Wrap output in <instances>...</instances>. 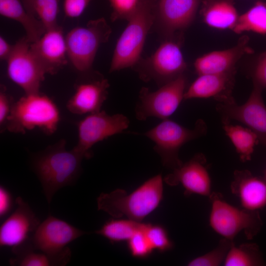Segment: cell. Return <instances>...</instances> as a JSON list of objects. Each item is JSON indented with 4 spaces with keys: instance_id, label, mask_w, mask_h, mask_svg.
<instances>
[{
    "instance_id": "obj_22",
    "label": "cell",
    "mask_w": 266,
    "mask_h": 266,
    "mask_svg": "<svg viewBox=\"0 0 266 266\" xmlns=\"http://www.w3.org/2000/svg\"><path fill=\"white\" fill-rule=\"evenodd\" d=\"M200 13L206 25L219 30H232L239 17L233 0H202Z\"/></svg>"
},
{
    "instance_id": "obj_15",
    "label": "cell",
    "mask_w": 266,
    "mask_h": 266,
    "mask_svg": "<svg viewBox=\"0 0 266 266\" xmlns=\"http://www.w3.org/2000/svg\"><path fill=\"white\" fill-rule=\"evenodd\" d=\"M202 0H155V25L164 39L182 33L191 25Z\"/></svg>"
},
{
    "instance_id": "obj_32",
    "label": "cell",
    "mask_w": 266,
    "mask_h": 266,
    "mask_svg": "<svg viewBox=\"0 0 266 266\" xmlns=\"http://www.w3.org/2000/svg\"><path fill=\"white\" fill-rule=\"evenodd\" d=\"M144 229L136 233L127 241L128 248L131 254L136 258H146L153 251L144 233Z\"/></svg>"
},
{
    "instance_id": "obj_19",
    "label": "cell",
    "mask_w": 266,
    "mask_h": 266,
    "mask_svg": "<svg viewBox=\"0 0 266 266\" xmlns=\"http://www.w3.org/2000/svg\"><path fill=\"white\" fill-rule=\"evenodd\" d=\"M247 35L241 36L236 44L229 49L212 51L198 58L194 67L198 75L206 74L236 73L235 66L245 55L253 53Z\"/></svg>"
},
{
    "instance_id": "obj_11",
    "label": "cell",
    "mask_w": 266,
    "mask_h": 266,
    "mask_svg": "<svg viewBox=\"0 0 266 266\" xmlns=\"http://www.w3.org/2000/svg\"><path fill=\"white\" fill-rule=\"evenodd\" d=\"M129 119L123 114L109 115L100 110L86 116L77 124L78 142L74 148L85 158L91 156V149L97 143L120 133L129 126Z\"/></svg>"
},
{
    "instance_id": "obj_34",
    "label": "cell",
    "mask_w": 266,
    "mask_h": 266,
    "mask_svg": "<svg viewBox=\"0 0 266 266\" xmlns=\"http://www.w3.org/2000/svg\"><path fill=\"white\" fill-rule=\"evenodd\" d=\"M15 101L8 93L6 87L0 86V130L3 133L6 130V126L11 114Z\"/></svg>"
},
{
    "instance_id": "obj_35",
    "label": "cell",
    "mask_w": 266,
    "mask_h": 266,
    "mask_svg": "<svg viewBox=\"0 0 266 266\" xmlns=\"http://www.w3.org/2000/svg\"><path fill=\"white\" fill-rule=\"evenodd\" d=\"M254 87L266 89V50L257 58L251 71Z\"/></svg>"
},
{
    "instance_id": "obj_13",
    "label": "cell",
    "mask_w": 266,
    "mask_h": 266,
    "mask_svg": "<svg viewBox=\"0 0 266 266\" xmlns=\"http://www.w3.org/2000/svg\"><path fill=\"white\" fill-rule=\"evenodd\" d=\"M261 89L253 87V90L243 104H238L234 99L218 102L216 110L219 114L222 124L238 121L251 129L257 135L259 141L266 145V106Z\"/></svg>"
},
{
    "instance_id": "obj_36",
    "label": "cell",
    "mask_w": 266,
    "mask_h": 266,
    "mask_svg": "<svg viewBox=\"0 0 266 266\" xmlns=\"http://www.w3.org/2000/svg\"><path fill=\"white\" fill-rule=\"evenodd\" d=\"M92 0H64L63 8L66 16L74 18L80 16Z\"/></svg>"
},
{
    "instance_id": "obj_18",
    "label": "cell",
    "mask_w": 266,
    "mask_h": 266,
    "mask_svg": "<svg viewBox=\"0 0 266 266\" xmlns=\"http://www.w3.org/2000/svg\"><path fill=\"white\" fill-rule=\"evenodd\" d=\"M30 47L46 74H57L68 61L66 36L59 25L46 30Z\"/></svg>"
},
{
    "instance_id": "obj_20",
    "label": "cell",
    "mask_w": 266,
    "mask_h": 266,
    "mask_svg": "<svg viewBox=\"0 0 266 266\" xmlns=\"http://www.w3.org/2000/svg\"><path fill=\"white\" fill-rule=\"evenodd\" d=\"M235 73L206 74L198 77L186 90L184 100L213 98L218 102L230 101L235 82Z\"/></svg>"
},
{
    "instance_id": "obj_16",
    "label": "cell",
    "mask_w": 266,
    "mask_h": 266,
    "mask_svg": "<svg viewBox=\"0 0 266 266\" xmlns=\"http://www.w3.org/2000/svg\"><path fill=\"white\" fill-rule=\"evenodd\" d=\"M169 186L180 184L186 196L197 194L209 197L211 194V180L206 157L202 153L195 154L190 160L164 178Z\"/></svg>"
},
{
    "instance_id": "obj_21",
    "label": "cell",
    "mask_w": 266,
    "mask_h": 266,
    "mask_svg": "<svg viewBox=\"0 0 266 266\" xmlns=\"http://www.w3.org/2000/svg\"><path fill=\"white\" fill-rule=\"evenodd\" d=\"M231 189L243 208L258 211L266 205V181L248 170L234 171Z\"/></svg>"
},
{
    "instance_id": "obj_4",
    "label": "cell",
    "mask_w": 266,
    "mask_h": 266,
    "mask_svg": "<svg viewBox=\"0 0 266 266\" xmlns=\"http://www.w3.org/2000/svg\"><path fill=\"white\" fill-rule=\"evenodd\" d=\"M60 113L54 101L41 93L25 94L15 101L6 130L15 133L38 128L46 134L54 133L60 121Z\"/></svg>"
},
{
    "instance_id": "obj_31",
    "label": "cell",
    "mask_w": 266,
    "mask_h": 266,
    "mask_svg": "<svg viewBox=\"0 0 266 266\" xmlns=\"http://www.w3.org/2000/svg\"><path fill=\"white\" fill-rule=\"evenodd\" d=\"M144 233L153 250L164 252L173 247L167 231L161 225L147 224Z\"/></svg>"
},
{
    "instance_id": "obj_39",
    "label": "cell",
    "mask_w": 266,
    "mask_h": 266,
    "mask_svg": "<svg viewBox=\"0 0 266 266\" xmlns=\"http://www.w3.org/2000/svg\"><path fill=\"white\" fill-rule=\"evenodd\" d=\"M25 8L32 15L36 17L34 10V0H21Z\"/></svg>"
},
{
    "instance_id": "obj_30",
    "label": "cell",
    "mask_w": 266,
    "mask_h": 266,
    "mask_svg": "<svg viewBox=\"0 0 266 266\" xmlns=\"http://www.w3.org/2000/svg\"><path fill=\"white\" fill-rule=\"evenodd\" d=\"M34 6L36 16L46 31L58 26L59 0H34Z\"/></svg>"
},
{
    "instance_id": "obj_14",
    "label": "cell",
    "mask_w": 266,
    "mask_h": 266,
    "mask_svg": "<svg viewBox=\"0 0 266 266\" xmlns=\"http://www.w3.org/2000/svg\"><path fill=\"white\" fill-rule=\"evenodd\" d=\"M109 83L100 73L91 70L81 73L74 92L66 103L71 113L88 115L101 110L108 94Z\"/></svg>"
},
{
    "instance_id": "obj_17",
    "label": "cell",
    "mask_w": 266,
    "mask_h": 266,
    "mask_svg": "<svg viewBox=\"0 0 266 266\" xmlns=\"http://www.w3.org/2000/svg\"><path fill=\"white\" fill-rule=\"evenodd\" d=\"M15 203V210L0 226V246L13 248L24 244L40 223L30 205L22 198H17Z\"/></svg>"
},
{
    "instance_id": "obj_12",
    "label": "cell",
    "mask_w": 266,
    "mask_h": 266,
    "mask_svg": "<svg viewBox=\"0 0 266 266\" xmlns=\"http://www.w3.org/2000/svg\"><path fill=\"white\" fill-rule=\"evenodd\" d=\"M30 44L26 36L19 39L6 61L8 77L25 94L39 92L46 74L33 53Z\"/></svg>"
},
{
    "instance_id": "obj_25",
    "label": "cell",
    "mask_w": 266,
    "mask_h": 266,
    "mask_svg": "<svg viewBox=\"0 0 266 266\" xmlns=\"http://www.w3.org/2000/svg\"><path fill=\"white\" fill-rule=\"evenodd\" d=\"M14 255L15 257L9 260L11 266H62L66 265L70 261L71 251L68 249L62 253L52 255L29 250L20 251Z\"/></svg>"
},
{
    "instance_id": "obj_9",
    "label": "cell",
    "mask_w": 266,
    "mask_h": 266,
    "mask_svg": "<svg viewBox=\"0 0 266 266\" xmlns=\"http://www.w3.org/2000/svg\"><path fill=\"white\" fill-rule=\"evenodd\" d=\"M186 86L187 78L184 74L155 91L142 87L135 106L136 118L139 121L150 117L162 120L168 119L184 100Z\"/></svg>"
},
{
    "instance_id": "obj_28",
    "label": "cell",
    "mask_w": 266,
    "mask_h": 266,
    "mask_svg": "<svg viewBox=\"0 0 266 266\" xmlns=\"http://www.w3.org/2000/svg\"><path fill=\"white\" fill-rule=\"evenodd\" d=\"M263 264V259L258 246L252 243H243L238 246L234 243L229 250L223 263L225 266H257Z\"/></svg>"
},
{
    "instance_id": "obj_23",
    "label": "cell",
    "mask_w": 266,
    "mask_h": 266,
    "mask_svg": "<svg viewBox=\"0 0 266 266\" xmlns=\"http://www.w3.org/2000/svg\"><path fill=\"white\" fill-rule=\"evenodd\" d=\"M0 14L20 23L31 43L38 39L46 31L40 21L28 12L21 0H0Z\"/></svg>"
},
{
    "instance_id": "obj_8",
    "label": "cell",
    "mask_w": 266,
    "mask_h": 266,
    "mask_svg": "<svg viewBox=\"0 0 266 266\" xmlns=\"http://www.w3.org/2000/svg\"><path fill=\"white\" fill-rule=\"evenodd\" d=\"M112 30L104 18L89 21L71 30L66 35L67 56L80 73L92 70L100 46L108 40Z\"/></svg>"
},
{
    "instance_id": "obj_29",
    "label": "cell",
    "mask_w": 266,
    "mask_h": 266,
    "mask_svg": "<svg viewBox=\"0 0 266 266\" xmlns=\"http://www.w3.org/2000/svg\"><path fill=\"white\" fill-rule=\"evenodd\" d=\"M234 244L233 240L222 238L216 247L209 252L190 261L189 266H219L225 260L227 253Z\"/></svg>"
},
{
    "instance_id": "obj_2",
    "label": "cell",
    "mask_w": 266,
    "mask_h": 266,
    "mask_svg": "<svg viewBox=\"0 0 266 266\" xmlns=\"http://www.w3.org/2000/svg\"><path fill=\"white\" fill-rule=\"evenodd\" d=\"M163 179L161 174L153 176L128 194L117 189L109 193H101L97 198L98 210L112 217L141 222L160 204L163 197Z\"/></svg>"
},
{
    "instance_id": "obj_24",
    "label": "cell",
    "mask_w": 266,
    "mask_h": 266,
    "mask_svg": "<svg viewBox=\"0 0 266 266\" xmlns=\"http://www.w3.org/2000/svg\"><path fill=\"white\" fill-rule=\"evenodd\" d=\"M226 135L235 147L241 161H250L255 145L258 143L257 135L251 129L229 123L222 124Z\"/></svg>"
},
{
    "instance_id": "obj_5",
    "label": "cell",
    "mask_w": 266,
    "mask_h": 266,
    "mask_svg": "<svg viewBox=\"0 0 266 266\" xmlns=\"http://www.w3.org/2000/svg\"><path fill=\"white\" fill-rule=\"evenodd\" d=\"M207 127L205 121L198 119L192 129L187 128L169 118L144 133L153 141L154 151L160 157L163 165L173 170L183 163L179 156L181 148L186 143L205 135Z\"/></svg>"
},
{
    "instance_id": "obj_40",
    "label": "cell",
    "mask_w": 266,
    "mask_h": 266,
    "mask_svg": "<svg viewBox=\"0 0 266 266\" xmlns=\"http://www.w3.org/2000/svg\"><path fill=\"white\" fill-rule=\"evenodd\" d=\"M264 178L265 180V181H266V170H265Z\"/></svg>"
},
{
    "instance_id": "obj_7",
    "label": "cell",
    "mask_w": 266,
    "mask_h": 266,
    "mask_svg": "<svg viewBox=\"0 0 266 266\" xmlns=\"http://www.w3.org/2000/svg\"><path fill=\"white\" fill-rule=\"evenodd\" d=\"M211 210L209 223L218 234L231 240L241 232L252 239L260 231L262 221L258 211L235 207L225 200L222 195L213 192L209 197Z\"/></svg>"
},
{
    "instance_id": "obj_1",
    "label": "cell",
    "mask_w": 266,
    "mask_h": 266,
    "mask_svg": "<svg viewBox=\"0 0 266 266\" xmlns=\"http://www.w3.org/2000/svg\"><path fill=\"white\" fill-rule=\"evenodd\" d=\"M84 158L85 156L74 147L67 150L65 139L32 155V168L41 183L49 204L59 190L77 181Z\"/></svg>"
},
{
    "instance_id": "obj_6",
    "label": "cell",
    "mask_w": 266,
    "mask_h": 266,
    "mask_svg": "<svg viewBox=\"0 0 266 266\" xmlns=\"http://www.w3.org/2000/svg\"><path fill=\"white\" fill-rule=\"evenodd\" d=\"M181 37L179 33L164 39L151 56L141 58L133 67L141 80H152L160 87L184 74L187 64L181 49Z\"/></svg>"
},
{
    "instance_id": "obj_38",
    "label": "cell",
    "mask_w": 266,
    "mask_h": 266,
    "mask_svg": "<svg viewBox=\"0 0 266 266\" xmlns=\"http://www.w3.org/2000/svg\"><path fill=\"white\" fill-rule=\"evenodd\" d=\"M14 45L9 44L3 36H0V60L7 61L11 55Z\"/></svg>"
},
{
    "instance_id": "obj_3",
    "label": "cell",
    "mask_w": 266,
    "mask_h": 266,
    "mask_svg": "<svg viewBox=\"0 0 266 266\" xmlns=\"http://www.w3.org/2000/svg\"><path fill=\"white\" fill-rule=\"evenodd\" d=\"M155 0H140L118 38L112 56L109 72L133 67L141 59L147 34L154 26Z\"/></svg>"
},
{
    "instance_id": "obj_33",
    "label": "cell",
    "mask_w": 266,
    "mask_h": 266,
    "mask_svg": "<svg viewBox=\"0 0 266 266\" xmlns=\"http://www.w3.org/2000/svg\"><path fill=\"white\" fill-rule=\"evenodd\" d=\"M140 0H108L112 8L111 21L128 18L136 9Z\"/></svg>"
},
{
    "instance_id": "obj_26",
    "label": "cell",
    "mask_w": 266,
    "mask_h": 266,
    "mask_svg": "<svg viewBox=\"0 0 266 266\" xmlns=\"http://www.w3.org/2000/svg\"><path fill=\"white\" fill-rule=\"evenodd\" d=\"M146 223L131 219H111L106 222L96 233L112 243L128 241L137 232L144 229Z\"/></svg>"
},
{
    "instance_id": "obj_10",
    "label": "cell",
    "mask_w": 266,
    "mask_h": 266,
    "mask_svg": "<svg viewBox=\"0 0 266 266\" xmlns=\"http://www.w3.org/2000/svg\"><path fill=\"white\" fill-rule=\"evenodd\" d=\"M85 233L66 222L49 215L40 223L28 240L14 248L12 252L30 250L57 255L69 249L67 245Z\"/></svg>"
},
{
    "instance_id": "obj_37",
    "label": "cell",
    "mask_w": 266,
    "mask_h": 266,
    "mask_svg": "<svg viewBox=\"0 0 266 266\" xmlns=\"http://www.w3.org/2000/svg\"><path fill=\"white\" fill-rule=\"evenodd\" d=\"M12 206V199L10 193L2 186L0 187V217H5Z\"/></svg>"
},
{
    "instance_id": "obj_27",
    "label": "cell",
    "mask_w": 266,
    "mask_h": 266,
    "mask_svg": "<svg viewBox=\"0 0 266 266\" xmlns=\"http://www.w3.org/2000/svg\"><path fill=\"white\" fill-rule=\"evenodd\" d=\"M232 31L237 34L253 32L266 34V2L257 1L248 11L239 16Z\"/></svg>"
}]
</instances>
